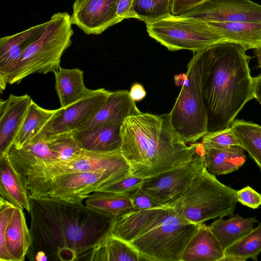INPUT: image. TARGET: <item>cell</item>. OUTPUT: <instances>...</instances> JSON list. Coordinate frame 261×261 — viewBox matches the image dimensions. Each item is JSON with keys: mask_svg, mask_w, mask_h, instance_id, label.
I'll return each instance as SVG.
<instances>
[{"mask_svg": "<svg viewBox=\"0 0 261 261\" xmlns=\"http://www.w3.org/2000/svg\"><path fill=\"white\" fill-rule=\"evenodd\" d=\"M199 225L182 217L174 207L130 244L147 260L180 261L182 252Z\"/></svg>", "mask_w": 261, "mask_h": 261, "instance_id": "52a82bcc", "label": "cell"}, {"mask_svg": "<svg viewBox=\"0 0 261 261\" xmlns=\"http://www.w3.org/2000/svg\"><path fill=\"white\" fill-rule=\"evenodd\" d=\"M253 94L261 105V74L253 79Z\"/></svg>", "mask_w": 261, "mask_h": 261, "instance_id": "b9f144b4", "label": "cell"}, {"mask_svg": "<svg viewBox=\"0 0 261 261\" xmlns=\"http://www.w3.org/2000/svg\"><path fill=\"white\" fill-rule=\"evenodd\" d=\"M204 147V164L215 175H225L238 170L245 163V149L240 145Z\"/></svg>", "mask_w": 261, "mask_h": 261, "instance_id": "d4e9b609", "label": "cell"}, {"mask_svg": "<svg viewBox=\"0 0 261 261\" xmlns=\"http://www.w3.org/2000/svg\"><path fill=\"white\" fill-rule=\"evenodd\" d=\"M119 170L129 172L120 151L102 152L84 150L78 157L68 160L41 161L32 167L23 177L30 197L54 177L86 171Z\"/></svg>", "mask_w": 261, "mask_h": 261, "instance_id": "ba28073f", "label": "cell"}, {"mask_svg": "<svg viewBox=\"0 0 261 261\" xmlns=\"http://www.w3.org/2000/svg\"><path fill=\"white\" fill-rule=\"evenodd\" d=\"M172 0H133V9L137 19L146 24L171 16Z\"/></svg>", "mask_w": 261, "mask_h": 261, "instance_id": "d6a6232c", "label": "cell"}, {"mask_svg": "<svg viewBox=\"0 0 261 261\" xmlns=\"http://www.w3.org/2000/svg\"><path fill=\"white\" fill-rule=\"evenodd\" d=\"M31 235L23 210L0 198V260L23 261Z\"/></svg>", "mask_w": 261, "mask_h": 261, "instance_id": "7c38bea8", "label": "cell"}, {"mask_svg": "<svg viewBox=\"0 0 261 261\" xmlns=\"http://www.w3.org/2000/svg\"><path fill=\"white\" fill-rule=\"evenodd\" d=\"M224 250L209 225L202 223L186 246L180 261H223Z\"/></svg>", "mask_w": 261, "mask_h": 261, "instance_id": "44dd1931", "label": "cell"}, {"mask_svg": "<svg viewBox=\"0 0 261 261\" xmlns=\"http://www.w3.org/2000/svg\"><path fill=\"white\" fill-rule=\"evenodd\" d=\"M86 205L116 218L133 208L126 195L96 191L86 198Z\"/></svg>", "mask_w": 261, "mask_h": 261, "instance_id": "f546056e", "label": "cell"}, {"mask_svg": "<svg viewBox=\"0 0 261 261\" xmlns=\"http://www.w3.org/2000/svg\"><path fill=\"white\" fill-rule=\"evenodd\" d=\"M227 42L254 49L261 44V21L207 22Z\"/></svg>", "mask_w": 261, "mask_h": 261, "instance_id": "484cf974", "label": "cell"}, {"mask_svg": "<svg viewBox=\"0 0 261 261\" xmlns=\"http://www.w3.org/2000/svg\"><path fill=\"white\" fill-rule=\"evenodd\" d=\"M202 60L200 51L193 53L186 74L176 75L181 86L169 114L172 126L187 143H193L207 134V117L201 94Z\"/></svg>", "mask_w": 261, "mask_h": 261, "instance_id": "5b68a950", "label": "cell"}, {"mask_svg": "<svg viewBox=\"0 0 261 261\" xmlns=\"http://www.w3.org/2000/svg\"><path fill=\"white\" fill-rule=\"evenodd\" d=\"M121 125L72 132L74 139L83 150L102 152L118 151H120L121 145Z\"/></svg>", "mask_w": 261, "mask_h": 261, "instance_id": "7402d4cb", "label": "cell"}, {"mask_svg": "<svg viewBox=\"0 0 261 261\" xmlns=\"http://www.w3.org/2000/svg\"><path fill=\"white\" fill-rule=\"evenodd\" d=\"M261 253V222L224 250L223 261L257 260Z\"/></svg>", "mask_w": 261, "mask_h": 261, "instance_id": "4dcf8cb0", "label": "cell"}, {"mask_svg": "<svg viewBox=\"0 0 261 261\" xmlns=\"http://www.w3.org/2000/svg\"><path fill=\"white\" fill-rule=\"evenodd\" d=\"M208 0H172L171 13L179 16Z\"/></svg>", "mask_w": 261, "mask_h": 261, "instance_id": "f35d334b", "label": "cell"}, {"mask_svg": "<svg viewBox=\"0 0 261 261\" xmlns=\"http://www.w3.org/2000/svg\"><path fill=\"white\" fill-rule=\"evenodd\" d=\"M170 207L132 208L115 218L111 233L130 243L149 228Z\"/></svg>", "mask_w": 261, "mask_h": 261, "instance_id": "ac0fdd59", "label": "cell"}, {"mask_svg": "<svg viewBox=\"0 0 261 261\" xmlns=\"http://www.w3.org/2000/svg\"><path fill=\"white\" fill-rule=\"evenodd\" d=\"M55 89L61 108H66L83 98L89 91L84 82V72L78 68L60 67L55 73Z\"/></svg>", "mask_w": 261, "mask_h": 261, "instance_id": "4316f807", "label": "cell"}, {"mask_svg": "<svg viewBox=\"0 0 261 261\" xmlns=\"http://www.w3.org/2000/svg\"><path fill=\"white\" fill-rule=\"evenodd\" d=\"M119 0H74L71 23L87 35H99L121 22L117 15Z\"/></svg>", "mask_w": 261, "mask_h": 261, "instance_id": "9a60e30c", "label": "cell"}, {"mask_svg": "<svg viewBox=\"0 0 261 261\" xmlns=\"http://www.w3.org/2000/svg\"><path fill=\"white\" fill-rule=\"evenodd\" d=\"M204 167V147L201 143L191 161L156 176L144 178L141 187L161 205L174 207Z\"/></svg>", "mask_w": 261, "mask_h": 261, "instance_id": "8fae6325", "label": "cell"}, {"mask_svg": "<svg viewBox=\"0 0 261 261\" xmlns=\"http://www.w3.org/2000/svg\"><path fill=\"white\" fill-rule=\"evenodd\" d=\"M120 152L129 174L156 176L191 161L201 142L188 145L173 129L169 114L143 113L137 106L120 128Z\"/></svg>", "mask_w": 261, "mask_h": 261, "instance_id": "3957f363", "label": "cell"}, {"mask_svg": "<svg viewBox=\"0 0 261 261\" xmlns=\"http://www.w3.org/2000/svg\"><path fill=\"white\" fill-rule=\"evenodd\" d=\"M8 155L23 180L27 171L39 162L59 160L57 154L50 148L45 139L31 141L21 148L12 145Z\"/></svg>", "mask_w": 261, "mask_h": 261, "instance_id": "cb8c5ba5", "label": "cell"}, {"mask_svg": "<svg viewBox=\"0 0 261 261\" xmlns=\"http://www.w3.org/2000/svg\"><path fill=\"white\" fill-rule=\"evenodd\" d=\"M149 36L168 50L196 52L216 43L227 42L207 22L171 15L146 24Z\"/></svg>", "mask_w": 261, "mask_h": 261, "instance_id": "9c48e42d", "label": "cell"}, {"mask_svg": "<svg viewBox=\"0 0 261 261\" xmlns=\"http://www.w3.org/2000/svg\"><path fill=\"white\" fill-rule=\"evenodd\" d=\"M32 99L28 94H10L0 100V155L8 154L20 129Z\"/></svg>", "mask_w": 261, "mask_h": 261, "instance_id": "2e32d148", "label": "cell"}, {"mask_svg": "<svg viewBox=\"0 0 261 261\" xmlns=\"http://www.w3.org/2000/svg\"><path fill=\"white\" fill-rule=\"evenodd\" d=\"M50 148L56 153L59 160H68L79 156L84 150L74 139L72 132L51 135L44 138Z\"/></svg>", "mask_w": 261, "mask_h": 261, "instance_id": "836d02e7", "label": "cell"}, {"mask_svg": "<svg viewBox=\"0 0 261 261\" xmlns=\"http://www.w3.org/2000/svg\"><path fill=\"white\" fill-rule=\"evenodd\" d=\"M144 180L142 177L128 174L103 185L97 191L126 195L142 186Z\"/></svg>", "mask_w": 261, "mask_h": 261, "instance_id": "e575fe53", "label": "cell"}, {"mask_svg": "<svg viewBox=\"0 0 261 261\" xmlns=\"http://www.w3.org/2000/svg\"><path fill=\"white\" fill-rule=\"evenodd\" d=\"M1 197L16 207L30 213V196L25 183L11 162L8 154L0 155Z\"/></svg>", "mask_w": 261, "mask_h": 261, "instance_id": "ffe728a7", "label": "cell"}, {"mask_svg": "<svg viewBox=\"0 0 261 261\" xmlns=\"http://www.w3.org/2000/svg\"><path fill=\"white\" fill-rule=\"evenodd\" d=\"M146 91L144 87L138 83H134L131 87L129 95L135 102L142 100L146 96Z\"/></svg>", "mask_w": 261, "mask_h": 261, "instance_id": "60d3db41", "label": "cell"}, {"mask_svg": "<svg viewBox=\"0 0 261 261\" xmlns=\"http://www.w3.org/2000/svg\"><path fill=\"white\" fill-rule=\"evenodd\" d=\"M241 45L223 42L200 50L201 94L207 117V134L229 127L240 111L254 97L249 62Z\"/></svg>", "mask_w": 261, "mask_h": 261, "instance_id": "7a4b0ae2", "label": "cell"}, {"mask_svg": "<svg viewBox=\"0 0 261 261\" xmlns=\"http://www.w3.org/2000/svg\"><path fill=\"white\" fill-rule=\"evenodd\" d=\"M136 106L129 91H111L105 105L76 130L93 129L122 124L125 118L132 114Z\"/></svg>", "mask_w": 261, "mask_h": 261, "instance_id": "e0dca14e", "label": "cell"}, {"mask_svg": "<svg viewBox=\"0 0 261 261\" xmlns=\"http://www.w3.org/2000/svg\"><path fill=\"white\" fill-rule=\"evenodd\" d=\"M237 199L242 204L252 209L261 205V194L249 186L237 191Z\"/></svg>", "mask_w": 261, "mask_h": 261, "instance_id": "74e56055", "label": "cell"}, {"mask_svg": "<svg viewBox=\"0 0 261 261\" xmlns=\"http://www.w3.org/2000/svg\"><path fill=\"white\" fill-rule=\"evenodd\" d=\"M31 260H83L110 234L115 218L82 204L30 197Z\"/></svg>", "mask_w": 261, "mask_h": 261, "instance_id": "6da1fadb", "label": "cell"}, {"mask_svg": "<svg viewBox=\"0 0 261 261\" xmlns=\"http://www.w3.org/2000/svg\"><path fill=\"white\" fill-rule=\"evenodd\" d=\"M129 174L119 170L86 171L57 176L41 187L32 197H50L82 204L103 185Z\"/></svg>", "mask_w": 261, "mask_h": 261, "instance_id": "30bf717a", "label": "cell"}, {"mask_svg": "<svg viewBox=\"0 0 261 261\" xmlns=\"http://www.w3.org/2000/svg\"><path fill=\"white\" fill-rule=\"evenodd\" d=\"M179 16L206 22L261 21V5L250 0H208Z\"/></svg>", "mask_w": 261, "mask_h": 261, "instance_id": "5bb4252c", "label": "cell"}, {"mask_svg": "<svg viewBox=\"0 0 261 261\" xmlns=\"http://www.w3.org/2000/svg\"><path fill=\"white\" fill-rule=\"evenodd\" d=\"M126 195L130 198L133 208L135 209L166 207L159 204L150 194L142 188L141 186L128 193Z\"/></svg>", "mask_w": 261, "mask_h": 261, "instance_id": "8d00e7d4", "label": "cell"}, {"mask_svg": "<svg viewBox=\"0 0 261 261\" xmlns=\"http://www.w3.org/2000/svg\"><path fill=\"white\" fill-rule=\"evenodd\" d=\"M117 15L121 21L126 18H137L133 9V0H119Z\"/></svg>", "mask_w": 261, "mask_h": 261, "instance_id": "ab89813d", "label": "cell"}, {"mask_svg": "<svg viewBox=\"0 0 261 261\" xmlns=\"http://www.w3.org/2000/svg\"><path fill=\"white\" fill-rule=\"evenodd\" d=\"M47 21L0 39V73L14 66L44 32Z\"/></svg>", "mask_w": 261, "mask_h": 261, "instance_id": "d6986e66", "label": "cell"}, {"mask_svg": "<svg viewBox=\"0 0 261 261\" xmlns=\"http://www.w3.org/2000/svg\"><path fill=\"white\" fill-rule=\"evenodd\" d=\"M58 111L45 109L32 101L13 145L21 148L31 141Z\"/></svg>", "mask_w": 261, "mask_h": 261, "instance_id": "f1b7e54d", "label": "cell"}, {"mask_svg": "<svg viewBox=\"0 0 261 261\" xmlns=\"http://www.w3.org/2000/svg\"><path fill=\"white\" fill-rule=\"evenodd\" d=\"M257 221L256 217L243 218L233 214L227 219L217 218L209 226L225 250L253 229Z\"/></svg>", "mask_w": 261, "mask_h": 261, "instance_id": "83f0119b", "label": "cell"}, {"mask_svg": "<svg viewBox=\"0 0 261 261\" xmlns=\"http://www.w3.org/2000/svg\"><path fill=\"white\" fill-rule=\"evenodd\" d=\"M254 54L257 58L258 66L261 68V44L254 48Z\"/></svg>", "mask_w": 261, "mask_h": 261, "instance_id": "7bdbcfd3", "label": "cell"}, {"mask_svg": "<svg viewBox=\"0 0 261 261\" xmlns=\"http://www.w3.org/2000/svg\"><path fill=\"white\" fill-rule=\"evenodd\" d=\"M237 190L227 186L204 167L174 208L188 221L197 225L233 214Z\"/></svg>", "mask_w": 261, "mask_h": 261, "instance_id": "8992f818", "label": "cell"}, {"mask_svg": "<svg viewBox=\"0 0 261 261\" xmlns=\"http://www.w3.org/2000/svg\"><path fill=\"white\" fill-rule=\"evenodd\" d=\"M111 93L105 88L89 90L76 102L66 108L58 109L55 115L31 141L76 130L105 105Z\"/></svg>", "mask_w": 261, "mask_h": 261, "instance_id": "4fadbf2b", "label": "cell"}, {"mask_svg": "<svg viewBox=\"0 0 261 261\" xmlns=\"http://www.w3.org/2000/svg\"><path fill=\"white\" fill-rule=\"evenodd\" d=\"M201 143L205 147H223L240 145L231 127L213 134H206L202 138Z\"/></svg>", "mask_w": 261, "mask_h": 261, "instance_id": "d590c367", "label": "cell"}, {"mask_svg": "<svg viewBox=\"0 0 261 261\" xmlns=\"http://www.w3.org/2000/svg\"><path fill=\"white\" fill-rule=\"evenodd\" d=\"M230 127L241 146L261 170V126L251 122L236 120Z\"/></svg>", "mask_w": 261, "mask_h": 261, "instance_id": "1f68e13d", "label": "cell"}, {"mask_svg": "<svg viewBox=\"0 0 261 261\" xmlns=\"http://www.w3.org/2000/svg\"><path fill=\"white\" fill-rule=\"evenodd\" d=\"M70 15L54 14L47 21L42 35L24 52L12 67L0 73V91L8 84L19 83L33 73H54L60 67L61 57L70 46L73 34Z\"/></svg>", "mask_w": 261, "mask_h": 261, "instance_id": "277c9868", "label": "cell"}, {"mask_svg": "<svg viewBox=\"0 0 261 261\" xmlns=\"http://www.w3.org/2000/svg\"><path fill=\"white\" fill-rule=\"evenodd\" d=\"M89 261H146L130 244L111 233L97 244L84 257Z\"/></svg>", "mask_w": 261, "mask_h": 261, "instance_id": "603a6c76", "label": "cell"}]
</instances>
